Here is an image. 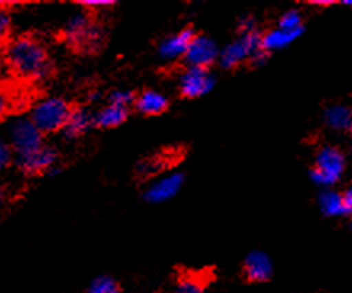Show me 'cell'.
<instances>
[{
    "instance_id": "6da1fadb",
    "label": "cell",
    "mask_w": 352,
    "mask_h": 293,
    "mask_svg": "<svg viewBox=\"0 0 352 293\" xmlns=\"http://www.w3.org/2000/svg\"><path fill=\"white\" fill-rule=\"evenodd\" d=\"M8 69L24 80H43L52 76L53 63L45 45L32 36H18L5 43Z\"/></svg>"
},
{
    "instance_id": "7a4b0ae2",
    "label": "cell",
    "mask_w": 352,
    "mask_h": 293,
    "mask_svg": "<svg viewBox=\"0 0 352 293\" xmlns=\"http://www.w3.org/2000/svg\"><path fill=\"white\" fill-rule=\"evenodd\" d=\"M72 111H74V107L65 98L52 96L47 98V100H42L37 106H34L31 120L43 135L55 133V131H63L67 120H69Z\"/></svg>"
},
{
    "instance_id": "3957f363",
    "label": "cell",
    "mask_w": 352,
    "mask_h": 293,
    "mask_svg": "<svg viewBox=\"0 0 352 293\" xmlns=\"http://www.w3.org/2000/svg\"><path fill=\"white\" fill-rule=\"evenodd\" d=\"M8 143L14 151V160L24 159L41 151L43 146V133L34 125L31 119H18L10 125Z\"/></svg>"
},
{
    "instance_id": "277c9868",
    "label": "cell",
    "mask_w": 352,
    "mask_h": 293,
    "mask_svg": "<svg viewBox=\"0 0 352 293\" xmlns=\"http://www.w3.org/2000/svg\"><path fill=\"white\" fill-rule=\"evenodd\" d=\"M344 167L346 160L343 153L333 146H325L317 153L316 167L312 169L311 178L320 186H331L343 175Z\"/></svg>"
},
{
    "instance_id": "5b68a950",
    "label": "cell",
    "mask_w": 352,
    "mask_h": 293,
    "mask_svg": "<svg viewBox=\"0 0 352 293\" xmlns=\"http://www.w3.org/2000/svg\"><path fill=\"white\" fill-rule=\"evenodd\" d=\"M263 50V36L258 31L242 34L239 41L229 43L219 53V63L226 69H236L243 61H250L256 52Z\"/></svg>"
},
{
    "instance_id": "8992f818",
    "label": "cell",
    "mask_w": 352,
    "mask_h": 293,
    "mask_svg": "<svg viewBox=\"0 0 352 293\" xmlns=\"http://www.w3.org/2000/svg\"><path fill=\"white\" fill-rule=\"evenodd\" d=\"M65 37L69 43H74L77 47L88 45L91 47L93 43H100L102 41V31L96 24H93L90 18L85 13L74 14L69 21L66 23Z\"/></svg>"
},
{
    "instance_id": "52a82bcc",
    "label": "cell",
    "mask_w": 352,
    "mask_h": 293,
    "mask_svg": "<svg viewBox=\"0 0 352 293\" xmlns=\"http://www.w3.org/2000/svg\"><path fill=\"white\" fill-rule=\"evenodd\" d=\"M179 94L183 98H199L214 87V77L210 74L208 69L200 67H186L179 76Z\"/></svg>"
},
{
    "instance_id": "ba28073f",
    "label": "cell",
    "mask_w": 352,
    "mask_h": 293,
    "mask_svg": "<svg viewBox=\"0 0 352 293\" xmlns=\"http://www.w3.org/2000/svg\"><path fill=\"white\" fill-rule=\"evenodd\" d=\"M219 58L218 47L213 39L207 36H195L190 43L188 53L184 56V63L188 67H200V69H208Z\"/></svg>"
},
{
    "instance_id": "9c48e42d",
    "label": "cell",
    "mask_w": 352,
    "mask_h": 293,
    "mask_svg": "<svg viewBox=\"0 0 352 293\" xmlns=\"http://www.w3.org/2000/svg\"><path fill=\"white\" fill-rule=\"evenodd\" d=\"M184 177L181 173H172L167 177L155 180L153 184L144 191V199L151 204H162L173 199L176 193L183 186Z\"/></svg>"
},
{
    "instance_id": "30bf717a",
    "label": "cell",
    "mask_w": 352,
    "mask_h": 293,
    "mask_svg": "<svg viewBox=\"0 0 352 293\" xmlns=\"http://www.w3.org/2000/svg\"><path fill=\"white\" fill-rule=\"evenodd\" d=\"M195 36H197V34H195L190 28H188L173 34V36L164 39L159 45L160 56L168 61L178 60V58H184Z\"/></svg>"
},
{
    "instance_id": "8fae6325",
    "label": "cell",
    "mask_w": 352,
    "mask_h": 293,
    "mask_svg": "<svg viewBox=\"0 0 352 293\" xmlns=\"http://www.w3.org/2000/svg\"><path fill=\"white\" fill-rule=\"evenodd\" d=\"M56 162V151L48 146H43L41 151L34 153L32 155L24 159L14 160L16 167L26 175H41L48 170H53V165Z\"/></svg>"
},
{
    "instance_id": "7c38bea8",
    "label": "cell",
    "mask_w": 352,
    "mask_h": 293,
    "mask_svg": "<svg viewBox=\"0 0 352 293\" xmlns=\"http://www.w3.org/2000/svg\"><path fill=\"white\" fill-rule=\"evenodd\" d=\"M243 274L250 282H266L272 276V261L266 253L250 252L243 261Z\"/></svg>"
},
{
    "instance_id": "4fadbf2b",
    "label": "cell",
    "mask_w": 352,
    "mask_h": 293,
    "mask_svg": "<svg viewBox=\"0 0 352 293\" xmlns=\"http://www.w3.org/2000/svg\"><path fill=\"white\" fill-rule=\"evenodd\" d=\"M170 101L167 96H164L160 91L144 90L136 96L135 107L140 114L143 116H160L168 109Z\"/></svg>"
},
{
    "instance_id": "5bb4252c",
    "label": "cell",
    "mask_w": 352,
    "mask_h": 293,
    "mask_svg": "<svg viewBox=\"0 0 352 293\" xmlns=\"http://www.w3.org/2000/svg\"><path fill=\"white\" fill-rule=\"evenodd\" d=\"M91 127H95V114H91L85 107H74L69 120L63 129V136L67 140H76L87 133Z\"/></svg>"
},
{
    "instance_id": "9a60e30c",
    "label": "cell",
    "mask_w": 352,
    "mask_h": 293,
    "mask_svg": "<svg viewBox=\"0 0 352 293\" xmlns=\"http://www.w3.org/2000/svg\"><path fill=\"white\" fill-rule=\"evenodd\" d=\"M129 117V109L122 106L107 105L95 114V127L98 129H116Z\"/></svg>"
},
{
    "instance_id": "2e32d148",
    "label": "cell",
    "mask_w": 352,
    "mask_h": 293,
    "mask_svg": "<svg viewBox=\"0 0 352 293\" xmlns=\"http://www.w3.org/2000/svg\"><path fill=\"white\" fill-rule=\"evenodd\" d=\"M325 124L333 130L348 131L352 129V111L343 105L331 106L325 111Z\"/></svg>"
},
{
    "instance_id": "e0dca14e",
    "label": "cell",
    "mask_w": 352,
    "mask_h": 293,
    "mask_svg": "<svg viewBox=\"0 0 352 293\" xmlns=\"http://www.w3.org/2000/svg\"><path fill=\"white\" fill-rule=\"evenodd\" d=\"M302 31H296V32H290V31H283V29L277 28L272 29V31L266 32L263 36V50L271 52V50H278V48H283L301 36Z\"/></svg>"
},
{
    "instance_id": "ac0fdd59",
    "label": "cell",
    "mask_w": 352,
    "mask_h": 293,
    "mask_svg": "<svg viewBox=\"0 0 352 293\" xmlns=\"http://www.w3.org/2000/svg\"><path fill=\"white\" fill-rule=\"evenodd\" d=\"M319 204L322 212H324L327 217H340V215L346 213L343 195L336 191H324L319 197Z\"/></svg>"
},
{
    "instance_id": "d6986e66",
    "label": "cell",
    "mask_w": 352,
    "mask_h": 293,
    "mask_svg": "<svg viewBox=\"0 0 352 293\" xmlns=\"http://www.w3.org/2000/svg\"><path fill=\"white\" fill-rule=\"evenodd\" d=\"M88 293H119V285L107 276H100L88 287Z\"/></svg>"
},
{
    "instance_id": "ffe728a7",
    "label": "cell",
    "mask_w": 352,
    "mask_h": 293,
    "mask_svg": "<svg viewBox=\"0 0 352 293\" xmlns=\"http://www.w3.org/2000/svg\"><path fill=\"white\" fill-rule=\"evenodd\" d=\"M278 28L283 29V31H290V32L302 31L301 14L298 13L296 10H290V12H287L280 18V24H278Z\"/></svg>"
},
{
    "instance_id": "44dd1931",
    "label": "cell",
    "mask_w": 352,
    "mask_h": 293,
    "mask_svg": "<svg viewBox=\"0 0 352 293\" xmlns=\"http://www.w3.org/2000/svg\"><path fill=\"white\" fill-rule=\"evenodd\" d=\"M136 96L133 91H112L109 95V105H116V106H122L129 109L130 105L135 106Z\"/></svg>"
},
{
    "instance_id": "7402d4cb",
    "label": "cell",
    "mask_w": 352,
    "mask_h": 293,
    "mask_svg": "<svg viewBox=\"0 0 352 293\" xmlns=\"http://www.w3.org/2000/svg\"><path fill=\"white\" fill-rule=\"evenodd\" d=\"M176 293H204V287L194 277H184L178 282Z\"/></svg>"
},
{
    "instance_id": "603a6c76",
    "label": "cell",
    "mask_w": 352,
    "mask_h": 293,
    "mask_svg": "<svg viewBox=\"0 0 352 293\" xmlns=\"http://www.w3.org/2000/svg\"><path fill=\"white\" fill-rule=\"evenodd\" d=\"M160 169H162V164L159 162V159H146L138 165V170H136V172H138L143 178H146L153 177L154 173L160 172Z\"/></svg>"
},
{
    "instance_id": "cb8c5ba5",
    "label": "cell",
    "mask_w": 352,
    "mask_h": 293,
    "mask_svg": "<svg viewBox=\"0 0 352 293\" xmlns=\"http://www.w3.org/2000/svg\"><path fill=\"white\" fill-rule=\"evenodd\" d=\"M14 162V151L12 148V144L8 141H3L2 146H0V165L2 169L10 167Z\"/></svg>"
},
{
    "instance_id": "d4e9b609",
    "label": "cell",
    "mask_w": 352,
    "mask_h": 293,
    "mask_svg": "<svg viewBox=\"0 0 352 293\" xmlns=\"http://www.w3.org/2000/svg\"><path fill=\"white\" fill-rule=\"evenodd\" d=\"M79 3L85 8H106L112 7L116 2H112V0H80Z\"/></svg>"
},
{
    "instance_id": "484cf974",
    "label": "cell",
    "mask_w": 352,
    "mask_h": 293,
    "mask_svg": "<svg viewBox=\"0 0 352 293\" xmlns=\"http://www.w3.org/2000/svg\"><path fill=\"white\" fill-rule=\"evenodd\" d=\"M267 61V52L266 50H260V52H256L255 55H253L252 58H250V63L253 66H261V65H264V63Z\"/></svg>"
},
{
    "instance_id": "4316f807",
    "label": "cell",
    "mask_w": 352,
    "mask_h": 293,
    "mask_svg": "<svg viewBox=\"0 0 352 293\" xmlns=\"http://www.w3.org/2000/svg\"><path fill=\"white\" fill-rule=\"evenodd\" d=\"M343 202H344L346 213L352 215V186L349 189H346V193L343 194Z\"/></svg>"
},
{
    "instance_id": "83f0119b",
    "label": "cell",
    "mask_w": 352,
    "mask_h": 293,
    "mask_svg": "<svg viewBox=\"0 0 352 293\" xmlns=\"http://www.w3.org/2000/svg\"><path fill=\"white\" fill-rule=\"evenodd\" d=\"M0 28H2L3 36H7L8 31H10V17H8L7 12L2 13V18H0Z\"/></svg>"
},
{
    "instance_id": "f1b7e54d",
    "label": "cell",
    "mask_w": 352,
    "mask_h": 293,
    "mask_svg": "<svg viewBox=\"0 0 352 293\" xmlns=\"http://www.w3.org/2000/svg\"><path fill=\"white\" fill-rule=\"evenodd\" d=\"M312 3H319V5H329V3H331V0H316V2H312Z\"/></svg>"
},
{
    "instance_id": "f546056e",
    "label": "cell",
    "mask_w": 352,
    "mask_h": 293,
    "mask_svg": "<svg viewBox=\"0 0 352 293\" xmlns=\"http://www.w3.org/2000/svg\"><path fill=\"white\" fill-rule=\"evenodd\" d=\"M343 3H346V5H351V7H352V0H344Z\"/></svg>"
}]
</instances>
